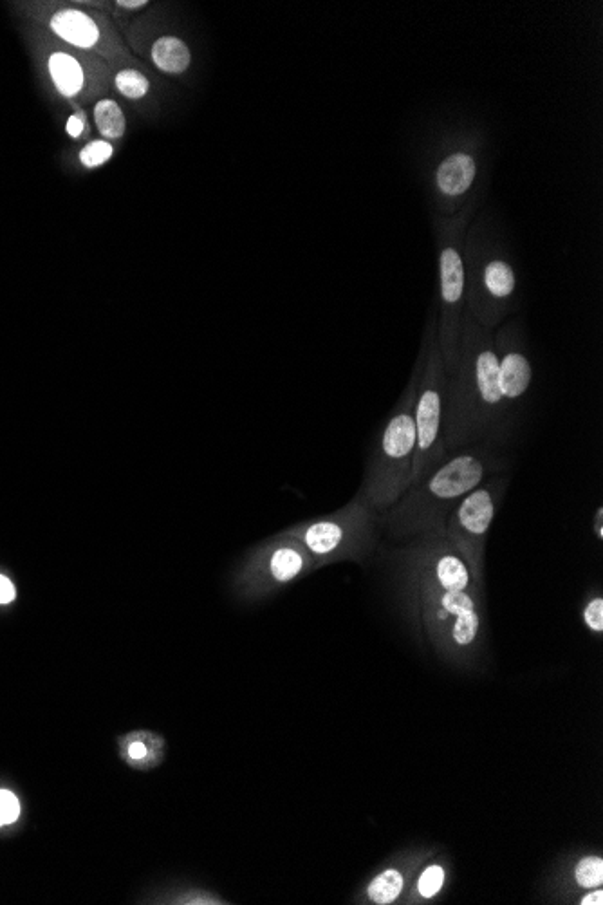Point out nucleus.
I'll use <instances>...</instances> for the list:
<instances>
[{
  "mask_svg": "<svg viewBox=\"0 0 603 905\" xmlns=\"http://www.w3.org/2000/svg\"><path fill=\"white\" fill-rule=\"evenodd\" d=\"M483 282L493 299H508L515 291V273L508 262H490L484 268Z\"/></svg>",
  "mask_w": 603,
  "mask_h": 905,
  "instance_id": "f3484780",
  "label": "nucleus"
},
{
  "mask_svg": "<svg viewBox=\"0 0 603 905\" xmlns=\"http://www.w3.org/2000/svg\"><path fill=\"white\" fill-rule=\"evenodd\" d=\"M85 118L84 114H73L69 120H67V134L71 136V138H80L85 131Z\"/></svg>",
  "mask_w": 603,
  "mask_h": 905,
  "instance_id": "393cba45",
  "label": "nucleus"
},
{
  "mask_svg": "<svg viewBox=\"0 0 603 905\" xmlns=\"http://www.w3.org/2000/svg\"><path fill=\"white\" fill-rule=\"evenodd\" d=\"M114 154V147L109 141L94 140L85 145L84 150L80 152V161L85 168L102 167L103 163H107Z\"/></svg>",
  "mask_w": 603,
  "mask_h": 905,
  "instance_id": "aec40b11",
  "label": "nucleus"
},
{
  "mask_svg": "<svg viewBox=\"0 0 603 905\" xmlns=\"http://www.w3.org/2000/svg\"><path fill=\"white\" fill-rule=\"evenodd\" d=\"M504 467L506 461L490 443L448 452L443 465L410 485L398 503L380 515L381 530L399 544L428 533H445L446 519L455 504Z\"/></svg>",
  "mask_w": 603,
  "mask_h": 905,
  "instance_id": "f257e3e1",
  "label": "nucleus"
},
{
  "mask_svg": "<svg viewBox=\"0 0 603 905\" xmlns=\"http://www.w3.org/2000/svg\"><path fill=\"white\" fill-rule=\"evenodd\" d=\"M474 159L466 154H454L443 161L437 172V185L448 196L464 194L474 183Z\"/></svg>",
  "mask_w": 603,
  "mask_h": 905,
  "instance_id": "f8f14e48",
  "label": "nucleus"
},
{
  "mask_svg": "<svg viewBox=\"0 0 603 905\" xmlns=\"http://www.w3.org/2000/svg\"><path fill=\"white\" fill-rule=\"evenodd\" d=\"M150 55H152L154 66L168 75L185 73L192 62L190 49L181 38L174 37V35L158 38L152 46Z\"/></svg>",
  "mask_w": 603,
  "mask_h": 905,
  "instance_id": "ddd939ff",
  "label": "nucleus"
},
{
  "mask_svg": "<svg viewBox=\"0 0 603 905\" xmlns=\"http://www.w3.org/2000/svg\"><path fill=\"white\" fill-rule=\"evenodd\" d=\"M432 855L430 859L419 868L418 875L412 880L409 893L405 896V905H425L434 902L437 896L445 891L446 882L450 877V859Z\"/></svg>",
  "mask_w": 603,
  "mask_h": 905,
  "instance_id": "9d476101",
  "label": "nucleus"
},
{
  "mask_svg": "<svg viewBox=\"0 0 603 905\" xmlns=\"http://www.w3.org/2000/svg\"><path fill=\"white\" fill-rule=\"evenodd\" d=\"M571 880L576 889H596L603 887V859L602 855H584L575 860L571 868Z\"/></svg>",
  "mask_w": 603,
  "mask_h": 905,
  "instance_id": "a211bd4d",
  "label": "nucleus"
},
{
  "mask_svg": "<svg viewBox=\"0 0 603 905\" xmlns=\"http://www.w3.org/2000/svg\"><path fill=\"white\" fill-rule=\"evenodd\" d=\"M114 85L116 89L129 100H140L145 98L149 93V78L141 75L136 69H123L118 75L114 76Z\"/></svg>",
  "mask_w": 603,
  "mask_h": 905,
  "instance_id": "6ab92c4d",
  "label": "nucleus"
},
{
  "mask_svg": "<svg viewBox=\"0 0 603 905\" xmlns=\"http://www.w3.org/2000/svg\"><path fill=\"white\" fill-rule=\"evenodd\" d=\"M506 488L508 481L504 477L484 479L481 485L475 486L472 492H468L455 504L454 510L446 519V539L454 544L455 550L459 551L475 580L483 588L486 541Z\"/></svg>",
  "mask_w": 603,
  "mask_h": 905,
  "instance_id": "423d86ee",
  "label": "nucleus"
},
{
  "mask_svg": "<svg viewBox=\"0 0 603 905\" xmlns=\"http://www.w3.org/2000/svg\"><path fill=\"white\" fill-rule=\"evenodd\" d=\"M380 515L356 494L353 501L329 517L302 524L291 532L318 564L371 559L380 542Z\"/></svg>",
  "mask_w": 603,
  "mask_h": 905,
  "instance_id": "7ed1b4c3",
  "label": "nucleus"
},
{
  "mask_svg": "<svg viewBox=\"0 0 603 905\" xmlns=\"http://www.w3.org/2000/svg\"><path fill=\"white\" fill-rule=\"evenodd\" d=\"M575 904H578V905H603V889H602V887H596V889H587V891H584V895L578 896V898H576Z\"/></svg>",
  "mask_w": 603,
  "mask_h": 905,
  "instance_id": "b1692460",
  "label": "nucleus"
},
{
  "mask_svg": "<svg viewBox=\"0 0 603 905\" xmlns=\"http://www.w3.org/2000/svg\"><path fill=\"white\" fill-rule=\"evenodd\" d=\"M147 4H149L147 0H118V6L123 10H141Z\"/></svg>",
  "mask_w": 603,
  "mask_h": 905,
  "instance_id": "cd10ccee",
  "label": "nucleus"
},
{
  "mask_svg": "<svg viewBox=\"0 0 603 905\" xmlns=\"http://www.w3.org/2000/svg\"><path fill=\"white\" fill-rule=\"evenodd\" d=\"M432 855L434 848H409L399 851L392 859L372 875L367 884L354 896V904L396 905L405 902L410 884L418 875L419 868Z\"/></svg>",
  "mask_w": 603,
  "mask_h": 905,
  "instance_id": "6e6552de",
  "label": "nucleus"
},
{
  "mask_svg": "<svg viewBox=\"0 0 603 905\" xmlns=\"http://www.w3.org/2000/svg\"><path fill=\"white\" fill-rule=\"evenodd\" d=\"M412 626L432 651L457 669H475L486 647L484 593L407 584L396 586Z\"/></svg>",
  "mask_w": 603,
  "mask_h": 905,
  "instance_id": "f03ea898",
  "label": "nucleus"
},
{
  "mask_svg": "<svg viewBox=\"0 0 603 905\" xmlns=\"http://www.w3.org/2000/svg\"><path fill=\"white\" fill-rule=\"evenodd\" d=\"M17 598V589H15V584L11 582L6 575H2L0 573V604L2 606H6V604H11L13 600Z\"/></svg>",
  "mask_w": 603,
  "mask_h": 905,
  "instance_id": "5701e85b",
  "label": "nucleus"
},
{
  "mask_svg": "<svg viewBox=\"0 0 603 905\" xmlns=\"http://www.w3.org/2000/svg\"><path fill=\"white\" fill-rule=\"evenodd\" d=\"M593 530H594V533H596V539H598V541H602V539H603V508H602V506H598V508H596V512H594Z\"/></svg>",
  "mask_w": 603,
  "mask_h": 905,
  "instance_id": "bb28decb",
  "label": "nucleus"
},
{
  "mask_svg": "<svg viewBox=\"0 0 603 905\" xmlns=\"http://www.w3.org/2000/svg\"><path fill=\"white\" fill-rule=\"evenodd\" d=\"M20 801L11 790L0 788V828L11 826L20 819Z\"/></svg>",
  "mask_w": 603,
  "mask_h": 905,
  "instance_id": "4be33fe9",
  "label": "nucleus"
},
{
  "mask_svg": "<svg viewBox=\"0 0 603 905\" xmlns=\"http://www.w3.org/2000/svg\"><path fill=\"white\" fill-rule=\"evenodd\" d=\"M441 271V297L448 308L457 306L463 299L464 266L463 259L454 248H445L439 259Z\"/></svg>",
  "mask_w": 603,
  "mask_h": 905,
  "instance_id": "2eb2a0df",
  "label": "nucleus"
},
{
  "mask_svg": "<svg viewBox=\"0 0 603 905\" xmlns=\"http://www.w3.org/2000/svg\"><path fill=\"white\" fill-rule=\"evenodd\" d=\"M313 557L293 537L277 541L260 551L244 573V586L260 593L275 586H284L313 568Z\"/></svg>",
  "mask_w": 603,
  "mask_h": 905,
  "instance_id": "0eeeda50",
  "label": "nucleus"
},
{
  "mask_svg": "<svg viewBox=\"0 0 603 905\" xmlns=\"http://www.w3.org/2000/svg\"><path fill=\"white\" fill-rule=\"evenodd\" d=\"M49 26L55 31L56 37L78 49H98L105 42V31L100 22L82 10L67 8L56 11L49 20Z\"/></svg>",
  "mask_w": 603,
  "mask_h": 905,
  "instance_id": "1a4fd4ad",
  "label": "nucleus"
},
{
  "mask_svg": "<svg viewBox=\"0 0 603 905\" xmlns=\"http://www.w3.org/2000/svg\"><path fill=\"white\" fill-rule=\"evenodd\" d=\"M94 122L98 131L109 140H118L127 129L125 114L114 100H102L94 107Z\"/></svg>",
  "mask_w": 603,
  "mask_h": 905,
  "instance_id": "dca6fc26",
  "label": "nucleus"
},
{
  "mask_svg": "<svg viewBox=\"0 0 603 905\" xmlns=\"http://www.w3.org/2000/svg\"><path fill=\"white\" fill-rule=\"evenodd\" d=\"M416 447L414 407L396 412L381 430L371 456L365 463L358 495L374 512L385 514L410 486L412 459Z\"/></svg>",
  "mask_w": 603,
  "mask_h": 905,
  "instance_id": "20e7f679",
  "label": "nucleus"
},
{
  "mask_svg": "<svg viewBox=\"0 0 603 905\" xmlns=\"http://www.w3.org/2000/svg\"><path fill=\"white\" fill-rule=\"evenodd\" d=\"M531 365L526 356L520 353H508L499 360V378H501L502 398L517 400L528 391L531 383Z\"/></svg>",
  "mask_w": 603,
  "mask_h": 905,
  "instance_id": "4468645a",
  "label": "nucleus"
},
{
  "mask_svg": "<svg viewBox=\"0 0 603 905\" xmlns=\"http://www.w3.org/2000/svg\"><path fill=\"white\" fill-rule=\"evenodd\" d=\"M47 69H49V76L56 89L64 96L73 98L84 91L87 76H85L84 64L75 55L65 53V51H55L47 60Z\"/></svg>",
  "mask_w": 603,
  "mask_h": 905,
  "instance_id": "9b49d317",
  "label": "nucleus"
},
{
  "mask_svg": "<svg viewBox=\"0 0 603 905\" xmlns=\"http://www.w3.org/2000/svg\"><path fill=\"white\" fill-rule=\"evenodd\" d=\"M127 752H129L130 759L141 761V759H145L147 754H149V748H147L145 743H141V741H134V743H130Z\"/></svg>",
  "mask_w": 603,
  "mask_h": 905,
  "instance_id": "a878e982",
  "label": "nucleus"
},
{
  "mask_svg": "<svg viewBox=\"0 0 603 905\" xmlns=\"http://www.w3.org/2000/svg\"><path fill=\"white\" fill-rule=\"evenodd\" d=\"M389 562L396 586L419 584L484 593L445 533H428L405 542V546L389 553Z\"/></svg>",
  "mask_w": 603,
  "mask_h": 905,
  "instance_id": "39448f33",
  "label": "nucleus"
},
{
  "mask_svg": "<svg viewBox=\"0 0 603 905\" xmlns=\"http://www.w3.org/2000/svg\"><path fill=\"white\" fill-rule=\"evenodd\" d=\"M582 618H584L585 626L593 635H603V597L600 593H596L594 597L585 602Z\"/></svg>",
  "mask_w": 603,
  "mask_h": 905,
  "instance_id": "412c9836",
  "label": "nucleus"
}]
</instances>
